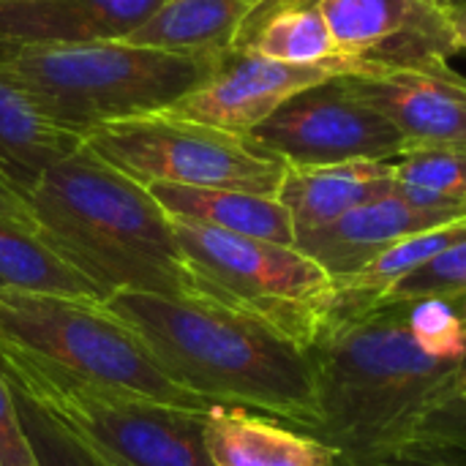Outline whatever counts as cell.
Returning <instances> with one entry per match:
<instances>
[{
  "instance_id": "obj_1",
  "label": "cell",
  "mask_w": 466,
  "mask_h": 466,
  "mask_svg": "<svg viewBox=\"0 0 466 466\" xmlns=\"http://www.w3.org/2000/svg\"><path fill=\"white\" fill-rule=\"evenodd\" d=\"M407 300H352L336 306L309 347L314 366L317 440L341 459H371L415 445L423 418L466 390V360H442L410 333Z\"/></svg>"
},
{
  "instance_id": "obj_2",
  "label": "cell",
  "mask_w": 466,
  "mask_h": 466,
  "mask_svg": "<svg viewBox=\"0 0 466 466\" xmlns=\"http://www.w3.org/2000/svg\"><path fill=\"white\" fill-rule=\"evenodd\" d=\"M106 306L139 333L183 390L317 434L322 415L309 350L276 328L202 298L117 292Z\"/></svg>"
},
{
  "instance_id": "obj_3",
  "label": "cell",
  "mask_w": 466,
  "mask_h": 466,
  "mask_svg": "<svg viewBox=\"0 0 466 466\" xmlns=\"http://www.w3.org/2000/svg\"><path fill=\"white\" fill-rule=\"evenodd\" d=\"M44 240L106 298H194L172 218L153 194L87 145L57 161L27 197Z\"/></svg>"
},
{
  "instance_id": "obj_4",
  "label": "cell",
  "mask_w": 466,
  "mask_h": 466,
  "mask_svg": "<svg viewBox=\"0 0 466 466\" xmlns=\"http://www.w3.org/2000/svg\"><path fill=\"white\" fill-rule=\"evenodd\" d=\"M218 57L106 38L14 46L3 71L46 120L85 139L101 126L167 112L210 79Z\"/></svg>"
},
{
  "instance_id": "obj_5",
  "label": "cell",
  "mask_w": 466,
  "mask_h": 466,
  "mask_svg": "<svg viewBox=\"0 0 466 466\" xmlns=\"http://www.w3.org/2000/svg\"><path fill=\"white\" fill-rule=\"evenodd\" d=\"M0 347L96 388L197 412L213 407L172 382L106 300L0 292Z\"/></svg>"
},
{
  "instance_id": "obj_6",
  "label": "cell",
  "mask_w": 466,
  "mask_h": 466,
  "mask_svg": "<svg viewBox=\"0 0 466 466\" xmlns=\"http://www.w3.org/2000/svg\"><path fill=\"white\" fill-rule=\"evenodd\" d=\"M0 371L101 466H213L202 437L205 412L96 388L5 347Z\"/></svg>"
},
{
  "instance_id": "obj_7",
  "label": "cell",
  "mask_w": 466,
  "mask_h": 466,
  "mask_svg": "<svg viewBox=\"0 0 466 466\" xmlns=\"http://www.w3.org/2000/svg\"><path fill=\"white\" fill-rule=\"evenodd\" d=\"M194 298L235 309L309 350L336 306L333 279L295 246L172 221Z\"/></svg>"
},
{
  "instance_id": "obj_8",
  "label": "cell",
  "mask_w": 466,
  "mask_h": 466,
  "mask_svg": "<svg viewBox=\"0 0 466 466\" xmlns=\"http://www.w3.org/2000/svg\"><path fill=\"white\" fill-rule=\"evenodd\" d=\"M85 145L139 186L175 183L276 197L287 172V161L262 150L248 134L167 112L101 126Z\"/></svg>"
},
{
  "instance_id": "obj_9",
  "label": "cell",
  "mask_w": 466,
  "mask_h": 466,
  "mask_svg": "<svg viewBox=\"0 0 466 466\" xmlns=\"http://www.w3.org/2000/svg\"><path fill=\"white\" fill-rule=\"evenodd\" d=\"M248 137L287 167L393 161L407 153L401 134L341 76L295 93Z\"/></svg>"
},
{
  "instance_id": "obj_10",
  "label": "cell",
  "mask_w": 466,
  "mask_h": 466,
  "mask_svg": "<svg viewBox=\"0 0 466 466\" xmlns=\"http://www.w3.org/2000/svg\"><path fill=\"white\" fill-rule=\"evenodd\" d=\"M319 8L350 74L437 68L459 52L434 0H319Z\"/></svg>"
},
{
  "instance_id": "obj_11",
  "label": "cell",
  "mask_w": 466,
  "mask_h": 466,
  "mask_svg": "<svg viewBox=\"0 0 466 466\" xmlns=\"http://www.w3.org/2000/svg\"><path fill=\"white\" fill-rule=\"evenodd\" d=\"M330 76L339 74L317 66H292L254 52L229 49L218 57L210 79L169 106L167 115L235 134H248L265 123L287 98Z\"/></svg>"
},
{
  "instance_id": "obj_12",
  "label": "cell",
  "mask_w": 466,
  "mask_h": 466,
  "mask_svg": "<svg viewBox=\"0 0 466 466\" xmlns=\"http://www.w3.org/2000/svg\"><path fill=\"white\" fill-rule=\"evenodd\" d=\"M341 79L401 134L407 150L466 147V79L451 66L344 74Z\"/></svg>"
},
{
  "instance_id": "obj_13",
  "label": "cell",
  "mask_w": 466,
  "mask_h": 466,
  "mask_svg": "<svg viewBox=\"0 0 466 466\" xmlns=\"http://www.w3.org/2000/svg\"><path fill=\"white\" fill-rule=\"evenodd\" d=\"M461 216L466 213L423 208L390 191L380 199H371L350 210L347 216L322 229L298 235L295 248L314 259L336 281L366 268L371 259H377L396 243Z\"/></svg>"
},
{
  "instance_id": "obj_14",
  "label": "cell",
  "mask_w": 466,
  "mask_h": 466,
  "mask_svg": "<svg viewBox=\"0 0 466 466\" xmlns=\"http://www.w3.org/2000/svg\"><path fill=\"white\" fill-rule=\"evenodd\" d=\"M167 0H0V44L60 46L126 38Z\"/></svg>"
},
{
  "instance_id": "obj_15",
  "label": "cell",
  "mask_w": 466,
  "mask_h": 466,
  "mask_svg": "<svg viewBox=\"0 0 466 466\" xmlns=\"http://www.w3.org/2000/svg\"><path fill=\"white\" fill-rule=\"evenodd\" d=\"M202 437L213 466H339L341 461V453L317 437L246 407H208Z\"/></svg>"
},
{
  "instance_id": "obj_16",
  "label": "cell",
  "mask_w": 466,
  "mask_h": 466,
  "mask_svg": "<svg viewBox=\"0 0 466 466\" xmlns=\"http://www.w3.org/2000/svg\"><path fill=\"white\" fill-rule=\"evenodd\" d=\"M393 161H347L328 167H287L276 199L289 213L295 238L322 229L350 210L390 194Z\"/></svg>"
},
{
  "instance_id": "obj_17",
  "label": "cell",
  "mask_w": 466,
  "mask_h": 466,
  "mask_svg": "<svg viewBox=\"0 0 466 466\" xmlns=\"http://www.w3.org/2000/svg\"><path fill=\"white\" fill-rule=\"evenodd\" d=\"M14 46L0 44V175L25 197L85 139L46 120L33 101L5 76L3 63Z\"/></svg>"
},
{
  "instance_id": "obj_18",
  "label": "cell",
  "mask_w": 466,
  "mask_h": 466,
  "mask_svg": "<svg viewBox=\"0 0 466 466\" xmlns=\"http://www.w3.org/2000/svg\"><path fill=\"white\" fill-rule=\"evenodd\" d=\"M172 221L199 224L232 235L259 238L281 246H295L289 213L276 197L232 191V188H197L175 183L145 186Z\"/></svg>"
},
{
  "instance_id": "obj_19",
  "label": "cell",
  "mask_w": 466,
  "mask_h": 466,
  "mask_svg": "<svg viewBox=\"0 0 466 466\" xmlns=\"http://www.w3.org/2000/svg\"><path fill=\"white\" fill-rule=\"evenodd\" d=\"M232 49L254 52L279 63L317 66L330 74H350L341 60L319 0H268L243 27Z\"/></svg>"
},
{
  "instance_id": "obj_20",
  "label": "cell",
  "mask_w": 466,
  "mask_h": 466,
  "mask_svg": "<svg viewBox=\"0 0 466 466\" xmlns=\"http://www.w3.org/2000/svg\"><path fill=\"white\" fill-rule=\"evenodd\" d=\"M268 0H167L131 35V44L169 52L224 55Z\"/></svg>"
},
{
  "instance_id": "obj_21",
  "label": "cell",
  "mask_w": 466,
  "mask_h": 466,
  "mask_svg": "<svg viewBox=\"0 0 466 466\" xmlns=\"http://www.w3.org/2000/svg\"><path fill=\"white\" fill-rule=\"evenodd\" d=\"M0 292L66 295L106 300V295L63 259L38 232V227L0 216Z\"/></svg>"
},
{
  "instance_id": "obj_22",
  "label": "cell",
  "mask_w": 466,
  "mask_h": 466,
  "mask_svg": "<svg viewBox=\"0 0 466 466\" xmlns=\"http://www.w3.org/2000/svg\"><path fill=\"white\" fill-rule=\"evenodd\" d=\"M459 243H466V216L396 243L393 248H388L385 254L371 259L366 268H360L344 279H336L333 281L336 292L344 298H352V300H366V303L380 300L399 279L410 276L412 270H418L420 265H426L429 259H434L437 254H442Z\"/></svg>"
},
{
  "instance_id": "obj_23",
  "label": "cell",
  "mask_w": 466,
  "mask_h": 466,
  "mask_svg": "<svg viewBox=\"0 0 466 466\" xmlns=\"http://www.w3.org/2000/svg\"><path fill=\"white\" fill-rule=\"evenodd\" d=\"M393 191L415 205L466 213V147H423L393 158Z\"/></svg>"
},
{
  "instance_id": "obj_24",
  "label": "cell",
  "mask_w": 466,
  "mask_h": 466,
  "mask_svg": "<svg viewBox=\"0 0 466 466\" xmlns=\"http://www.w3.org/2000/svg\"><path fill=\"white\" fill-rule=\"evenodd\" d=\"M19 423L25 429V437L30 442V451L38 466H101V461L71 434L66 431L55 418H49L38 404H33L27 396L14 390Z\"/></svg>"
},
{
  "instance_id": "obj_25",
  "label": "cell",
  "mask_w": 466,
  "mask_h": 466,
  "mask_svg": "<svg viewBox=\"0 0 466 466\" xmlns=\"http://www.w3.org/2000/svg\"><path fill=\"white\" fill-rule=\"evenodd\" d=\"M423 298H440V300H456L466 303V243H459L410 276L399 279L380 300H423Z\"/></svg>"
},
{
  "instance_id": "obj_26",
  "label": "cell",
  "mask_w": 466,
  "mask_h": 466,
  "mask_svg": "<svg viewBox=\"0 0 466 466\" xmlns=\"http://www.w3.org/2000/svg\"><path fill=\"white\" fill-rule=\"evenodd\" d=\"M415 445H434V448H448V451H461L466 453V396L459 393L440 407H434L418 434Z\"/></svg>"
},
{
  "instance_id": "obj_27",
  "label": "cell",
  "mask_w": 466,
  "mask_h": 466,
  "mask_svg": "<svg viewBox=\"0 0 466 466\" xmlns=\"http://www.w3.org/2000/svg\"><path fill=\"white\" fill-rule=\"evenodd\" d=\"M0 466H38L25 429L19 423L16 401L8 380L0 371Z\"/></svg>"
},
{
  "instance_id": "obj_28",
  "label": "cell",
  "mask_w": 466,
  "mask_h": 466,
  "mask_svg": "<svg viewBox=\"0 0 466 466\" xmlns=\"http://www.w3.org/2000/svg\"><path fill=\"white\" fill-rule=\"evenodd\" d=\"M339 466H466V453L434 445H410L371 459H341Z\"/></svg>"
},
{
  "instance_id": "obj_29",
  "label": "cell",
  "mask_w": 466,
  "mask_h": 466,
  "mask_svg": "<svg viewBox=\"0 0 466 466\" xmlns=\"http://www.w3.org/2000/svg\"><path fill=\"white\" fill-rule=\"evenodd\" d=\"M0 216H3V218H14V221H22V224L35 227L27 197H25L22 191H16V188L3 177V175H0Z\"/></svg>"
},
{
  "instance_id": "obj_30",
  "label": "cell",
  "mask_w": 466,
  "mask_h": 466,
  "mask_svg": "<svg viewBox=\"0 0 466 466\" xmlns=\"http://www.w3.org/2000/svg\"><path fill=\"white\" fill-rule=\"evenodd\" d=\"M445 14H448V22H451V30L456 35L459 49H466V3H461V5H448Z\"/></svg>"
},
{
  "instance_id": "obj_31",
  "label": "cell",
  "mask_w": 466,
  "mask_h": 466,
  "mask_svg": "<svg viewBox=\"0 0 466 466\" xmlns=\"http://www.w3.org/2000/svg\"><path fill=\"white\" fill-rule=\"evenodd\" d=\"M434 3H440V5H461V3H466V0H434Z\"/></svg>"
},
{
  "instance_id": "obj_32",
  "label": "cell",
  "mask_w": 466,
  "mask_h": 466,
  "mask_svg": "<svg viewBox=\"0 0 466 466\" xmlns=\"http://www.w3.org/2000/svg\"><path fill=\"white\" fill-rule=\"evenodd\" d=\"M464 317H466V309H464Z\"/></svg>"
},
{
  "instance_id": "obj_33",
  "label": "cell",
  "mask_w": 466,
  "mask_h": 466,
  "mask_svg": "<svg viewBox=\"0 0 466 466\" xmlns=\"http://www.w3.org/2000/svg\"><path fill=\"white\" fill-rule=\"evenodd\" d=\"M464 396H466V390H464Z\"/></svg>"
}]
</instances>
